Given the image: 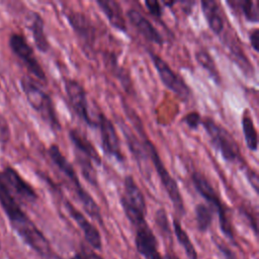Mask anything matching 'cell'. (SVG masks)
Returning <instances> with one entry per match:
<instances>
[{"label": "cell", "mask_w": 259, "mask_h": 259, "mask_svg": "<svg viewBox=\"0 0 259 259\" xmlns=\"http://www.w3.org/2000/svg\"><path fill=\"white\" fill-rule=\"evenodd\" d=\"M0 204L7 214L11 226L18 235L28 244L35 252L45 257L50 252V243L44 234L37 229L33 222L21 209L13 194L7 188L0 175Z\"/></svg>", "instance_id": "6da1fadb"}, {"label": "cell", "mask_w": 259, "mask_h": 259, "mask_svg": "<svg viewBox=\"0 0 259 259\" xmlns=\"http://www.w3.org/2000/svg\"><path fill=\"white\" fill-rule=\"evenodd\" d=\"M123 110L125 112V115L128 117L131 123L133 126L136 128L138 136L141 138V142L144 146V149L147 153L148 158L151 160L157 175L160 178V181L165 189V191L168 194L169 199L171 200L176 212L180 215L183 217L186 212L185 206H184V201L183 197L181 195V192L178 187L177 181L173 178V176L169 173L168 169L166 168L165 164L163 163L159 152L156 148V146L153 144V142L148 138L145 126L140 118V116L137 114L135 109H133L130 105L123 102Z\"/></svg>", "instance_id": "7a4b0ae2"}, {"label": "cell", "mask_w": 259, "mask_h": 259, "mask_svg": "<svg viewBox=\"0 0 259 259\" xmlns=\"http://www.w3.org/2000/svg\"><path fill=\"white\" fill-rule=\"evenodd\" d=\"M48 155L55 164V166L60 170V172L64 174L65 177L68 178V180L72 184L73 190L86 213L91 219L97 221L100 225H103L102 214L99 205L89 194V192H87V190L83 187L75 168L70 163V161L63 155L59 146L56 144H52L48 149Z\"/></svg>", "instance_id": "3957f363"}, {"label": "cell", "mask_w": 259, "mask_h": 259, "mask_svg": "<svg viewBox=\"0 0 259 259\" xmlns=\"http://www.w3.org/2000/svg\"><path fill=\"white\" fill-rule=\"evenodd\" d=\"M20 86L28 103L38 113L41 119L52 131H61L62 125L52 97L30 77L23 76L20 80Z\"/></svg>", "instance_id": "277c9868"}, {"label": "cell", "mask_w": 259, "mask_h": 259, "mask_svg": "<svg viewBox=\"0 0 259 259\" xmlns=\"http://www.w3.org/2000/svg\"><path fill=\"white\" fill-rule=\"evenodd\" d=\"M191 181L195 190L207 201L208 206H210V208L218 213L220 228L223 234L229 240L234 242L235 236L229 215L228 206L224 204L220 194L217 192L208 179L198 171H193L191 173Z\"/></svg>", "instance_id": "5b68a950"}, {"label": "cell", "mask_w": 259, "mask_h": 259, "mask_svg": "<svg viewBox=\"0 0 259 259\" xmlns=\"http://www.w3.org/2000/svg\"><path fill=\"white\" fill-rule=\"evenodd\" d=\"M201 125L208 136L211 146L221 154L226 162L237 163L242 160L239 145L228 130L209 116L202 117Z\"/></svg>", "instance_id": "8992f818"}, {"label": "cell", "mask_w": 259, "mask_h": 259, "mask_svg": "<svg viewBox=\"0 0 259 259\" xmlns=\"http://www.w3.org/2000/svg\"><path fill=\"white\" fill-rule=\"evenodd\" d=\"M119 201L126 219L134 228L147 222L146 198L132 175H126L123 179V193Z\"/></svg>", "instance_id": "52a82bcc"}, {"label": "cell", "mask_w": 259, "mask_h": 259, "mask_svg": "<svg viewBox=\"0 0 259 259\" xmlns=\"http://www.w3.org/2000/svg\"><path fill=\"white\" fill-rule=\"evenodd\" d=\"M149 56L163 85L177 95L182 101H188L192 96V91L183 78L178 75L157 53L150 51Z\"/></svg>", "instance_id": "ba28073f"}, {"label": "cell", "mask_w": 259, "mask_h": 259, "mask_svg": "<svg viewBox=\"0 0 259 259\" xmlns=\"http://www.w3.org/2000/svg\"><path fill=\"white\" fill-rule=\"evenodd\" d=\"M64 87L69 103L76 115L86 125L92 128H97V121L90 115L87 92L84 86L76 79L66 78L64 80Z\"/></svg>", "instance_id": "9c48e42d"}, {"label": "cell", "mask_w": 259, "mask_h": 259, "mask_svg": "<svg viewBox=\"0 0 259 259\" xmlns=\"http://www.w3.org/2000/svg\"><path fill=\"white\" fill-rule=\"evenodd\" d=\"M9 47L12 53L21 61L27 71L37 80L47 83V75L40 63L36 59L32 48L28 45L26 38L19 33H12L9 37Z\"/></svg>", "instance_id": "30bf717a"}, {"label": "cell", "mask_w": 259, "mask_h": 259, "mask_svg": "<svg viewBox=\"0 0 259 259\" xmlns=\"http://www.w3.org/2000/svg\"><path fill=\"white\" fill-rule=\"evenodd\" d=\"M96 121L100 133L101 148L103 153L106 156L115 159L119 163H124L125 157L121 151L120 139L111 119H109L104 113L100 112L98 113V118Z\"/></svg>", "instance_id": "8fae6325"}, {"label": "cell", "mask_w": 259, "mask_h": 259, "mask_svg": "<svg viewBox=\"0 0 259 259\" xmlns=\"http://www.w3.org/2000/svg\"><path fill=\"white\" fill-rule=\"evenodd\" d=\"M65 15L72 29L82 40L83 46L88 50H92L95 45L97 30L90 17L77 10H69Z\"/></svg>", "instance_id": "7c38bea8"}, {"label": "cell", "mask_w": 259, "mask_h": 259, "mask_svg": "<svg viewBox=\"0 0 259 259\" xmlns=\"http://www.w3.org/2000/svg\"><path fill=\"white\" fill-rule=\"evenodd\" d=\"M135 244L137 251L145 259H163L159 249L158 241L147 222L135 227Z\"/></svg>", "instance_id": "4fadbf2b"}, {"label": "cell", "mask_w": 259, "mask_h": 259, "mask_svg": "<svg viewBox=\"0 0 259 259\" xmlns=\"http://www.w3.org/2000/svg\"><path fill=\"white\" fill-rule=\"evenodd\" d=\"M63 203L69 215L72 218V220L76 223V225L82 231L87 243L93 249L101 250L102 240H101V235L97 230V228L92 223H90L87 220V218L79 209H77L68 199L64 198Z\"/></svg>", "instance_id": "5bb4252c"}, {"label": "cell", "mask_w": 259, "mask_h": 259, "mask_svg": "<svg viewBox=\"0 0 259 259\" xmlns=\"http://www.w3.org/2000/svg\"><path fill=\"white\" fill-rule=\"evenodd\" d=\"M0 175L11 193L13 192L21 199L29 202H34L37 199V194L33 187L14 168L7 166L0 172Z\"/></svg>", "instance_id": "9a60e30c"}, {"label": "cell", "mask_w": 259, "mask_h": 259, "mask_svg": "<svg viewBox=\"0 0 259 259\" xmlns=\"http://www.w3.org/2000/svg\"><path fill=\"white\" fill-rule=\"evenodd\" d=\"M125 16L130 23L145 39L157 46H163L164 38L162 34L143 13L135 8H130L126 10Z\"/></svg>", "instance_id": "2e32d148"}, {"label": "cell", "mask_w": 259, "mask_h": 259, "mask_svg": "<svg viewBox=\"0 0 259 259\" xmlns=\"http://www.w3.org/2000/svg\"><path fill=\"white\" fill-rule=\"evenodd\" d=\"M225 46L229 51L230 58L233 60V62L239 67V69L243 72V74L249 78H252L255 76V69L248 59L247 55L245 54L244 50L241 47V44L239 39L237 38L236 34H230L226 35L225 37Z\"/></svg>", "instance_id": "e0dca14e"}, {"label": "cell", "mask_w": 259, "mask_h": 259, "mask_svg": "<svg viewBox=\"0 0 259 259\" xmlns=\"http://www.w3.org/2000/svg\"><path fill=\"white\" fill-rule=\"evenodd\" d=\"M117 123L121 128V133L124 137V140L126 142L130 152L132 153L133 157L137 161V164L141 170V173L145 176V167L148 163L147 161L149 158L147 156V153L144 149L142 142L138 139L137 135L125 124V122L123 120L118 119Z\"/></svg>", "instance_id": "ac0fdd59"}, {"label": "cell", "mask_w": 259, "mask_h": 259, "mask_svg": "<svg viewBox=\"0 0 259 259\" xmlns=\"http://www.w3.org/2000/svg\"><path fill=\"white\" fill-rule=\"evenodd\" d=\"M69 139L75 149L76 153H79L88 159H90L93 163L100 166L102 164V159L98 154L94 145L86 138L84 134H82L77 128H71L69 131Z\"/></svg>", "instance_id": "d6986e66"}, {"label": "cell", "mask_w": 259, "mask_h": 259, "mask_svg": "<svg viewBox=\"0 0 259 259\" xmlns=\"http://www.w3.org/2000/svg\"><path fill=\"white\" fill-rule=\"evenodd\" d=\"M200 5L208 27L215 35H221L225 30V19L220 4L214 0H201Z\"/></svg>", "instance_id": "ffe728a7"}, {"label": "cell", "mask_w": 259, "mask_h": 259, "mask_svg": "<svg viewBox=\"0 0 259 259\" xmlns=\"http://www.w3.org/2000/svg\"><path fill=\"white\" fill-rule=\"evenodd\" d=\"M96 4L104 13L112 27L121 32L127 31L126 21L118 2L113 0H96Z\"/></svg>", "instance_id": "44dd1931"}, {"label": "cell", "mask_w": 259, "mask_h": 259, "mask_svg": "<svg viewBox=\"0 0 259 259\" xmlns=\"http://www.w3.org/2000/svg\"><path fill=\"white\" fill-rule=\"evenodd\" d=\"M27 27L31 31L36 49L41 53H47L50 49V44L45 32V22L41 15L37 12H31Z\"/></svg>", "instance_id": "7402d4cb"}, {"label": "cell", "mask_w": 259, "mask_h": 259, "mask_svg": "<svg viewBox=\"0 0 259 259\" xmlns=\"http://www.w3.org/2000/svg\"><path fill=\"white\" fill-rule=\"evenodd\" d=\"M226 3L236 12H240L244 18L251 23H258V5L252 0H228Z\"/></svg>", "instance_id": "603a6c76"}, {"label": "cell", "mask_w": 259, "mask_h": 259, "mask_svg": "<svg viewBox=\"0 0 259 259\" xmlns=\"http://www.w3.org/2000/svg\"><path fill=\"white\" fill-rule=\"evenodd\" d=\"M194 57L196 62L199 64L201 68H203L209 75V77L212 79V81L217 85H221L222 83V77L220 74V71L217 67V64L212 58V56L203 49H199L194 53Z\"/></svg>", "instance_id": "cb8c5ba5"}, {"label": "cell", "mask_w": 259, "mask_h": 259, "mask_svg": "<svg viewBox=\"0 0 259 259\" xmlns=\"http://www.w3.org/2000/svg\"><path fill=\"white\" fill-rule=\"evenodd\" d=\"M241 125L247 148L252 152H256L258 149V134L253 118L248 110H245L242 115Z\"/></svg>", "instance_id": "d4e9b609"}, {"label": "cell", "mask_w": 259, "mask_h": 259, "mask_svg": "<svg viewBox=\"0 0 259 259\" xmlns=\"http://www.w3.org/2000/svg\"><path fill=\"white\" fill-rule=\"evenodd\" d=\"M173 230H174V234L176 236V239H177L178 243L184 249L187 257L189 259H198L197 252L195 250L194 245L192 244L189 236L184 231V229L182 228V226L180 224V221L177 218L173 219Z\"/></svg>", "instance_id": "484cf974"}, {"label": "cell", "mask_w": 259, "mask_h": 259, "mask_svg": "<svg viewBox=\"0 0 259 259\" xmlns=\"http://www.w3.org/2000/svg\"><path fill=\"white\" fill-rule=\"evenodd\" d=\"M75 161L81 170L82 176L85 180L90 183L93 187H98V180H97V173L94 168L93 162L88 159L87 157L76 153L75 152Z\"/></svg>", "instance_id": "4316f807"}, {"label": "cell", "mask_w": 259, "mask_h": 259, "mask_svg": "<svg viewBox=\"0 0 259 259\" xmlns=\"http://www.w3.org/2000/svg\"><path fill=\"white\" fill-rule=\"evenodd\" d=\"M195 213V223L199 232H206L211 224L213 219V210L205 203H197L194 208Z\"/></svg>", "instance_id": "83f0119b"}, {"label": "cell", "mask_w": 259, "mask_h": 259, "mask_svg": "<svg viewBox=\"0 0 259 259\" xmlns=\"http://www.w3.org/2000/svg\"><path fill=\"white\" fill-rule=\"evenodd\" d=\"M107 57H108V66H109L112 74L119 80V82L121 83L124 90L130 93L131 90L133 89V86H132V81H131L128 73L124 70V68H122L118 65L117 58L114 54L111 53Z\"/></svg>", "instance_id": "f1b7e54d"}, {"label": "cell", "mask_w": 259, "mask_h": 259, "mask_svg": "<svg viewBox=\"0 0 259 259\" xmlns=\"http://www.w3.org/2000/svg\"><path fill=\"white\" fill-rule=\"evenodd\" d=\"M155 223L160 232L163 236L171 238V229H170V223L167 215V212L164 208L157 209L155 213Z\"/></svg>", "instance_id": "f546056e"}, {"label": "cell", "mask_w": 259, "mask_h": 259, "mask_svg": "<svg viewBox=\"0 0 259 259\" xmlns=\"http://www.w3.org/2000/svg\"><path fill=\"white\" fill-rule=\"evenodd\" d=\"M181 121L183 123H185L189 128L196 131L199 127V125H201L202 116L198 111L193 110V111H189L188 113H186L182 117Z\"/></svg>", "instance_id": "4dcf8cb0"}, {"label": "cell", "mask_w": 259, "mask_h": 259, "mask_svg": "<svg viewBox=\"0 0 259 259\" xmlns=\"http://www.w3.org/2000/svg\"><path fill=\"white\" fill-rule=\"evenodd\" d=\"M145 6L148 9L149 13L157 19H161L163 15V7L161 3L157 0H146Z\"/></svg>", "instance_id": "1f68e13d"}, {"label": "cell", "mask_w": 259, "mask_h": 259, "mask_svg": "<svg viewBox=\"0 0 259 259\" xmlns=\"http://www.w3.org/2000/svg\"><path fill=\"white\" fill-rule=\"evenodd\" d=\"M10 139V128L6 118L0 111V143L6 144Z\"/></svg>", "instance_id": "d6a6232c"}, {"label": "cell", "mask_w": 259, "mask_h": 259, "mask_svg": "<svg viewBox=\"0 0 259 259\" xmlns=\"http://www.w3.org/2000/svg\"><path fill=\"white\" fill-rule=\"evenodd\" d=\"M245 176L248 180V182L250 183V185L252 186V188L254 189V191L256 193L259 192V178H258V173L257 171H255L252 168H247L245 171Z\"/></svg>", "instance_id": "836d02e7"}, {"label": "cell", "mask_w": 259, "mask_h": 259, "mask_svg": "<svg viewBox=\"0 0 259 259\" xmlns=\"http://www.w3.org/2000/svg\"><path fill=\"white\" fill-rule=\"evenodd\" d=\"M240 212L242 213V215H244L246 218V220L248 221V223H249L250 227L252 228L254 234L257 235V219H256V215L253 214L252 210H250L249 208H247L245 206H241Z\"/></svg>", "instance_id": "e575fe53"}, {"label": "cell", "mask_w": 259, "mask_h": 259, "mask_svg": "<svg viewBox=\"0 0 259 259\" xmlns=\"http://www.w3.org/2000/svg\"><path fill=\"white\" fill-rule=\"evenodd\" d=\"M249 40L252 49L258 53L259 52V29L254 28L251 31H249Z\"/></svg>", "instance_id": "d590c367"}, {"label": "cell", "mask_w": 259, "mask_h": 259, "mask_svg": "<svg viewBox=\"0 0 259 259\" xmlns=\"http://www.w3.org/2000/svg\"><path fill=\"white\" fill-rule=\"evenodd\" d=\"M98 255L92 252H85V251H80L76 253L71 259H98Z\"/></svg>", "instance_id": "8d00e7d4"}, {"label": "cell", "mask_w": 259, "mask_h": 259, "mask_svg": "<svg viewBox=\"0 0 259 259\" xmlns=\"http://www.w3.org/2000/svg\"><path fill=\"white\" fill-rule=\"evenodd\" d=\"M45 259H63L60 255H58V254H56V253H54V252H50L48 255H46L45 257H44Z\"/></svg>", "instance_id": "74e56055"}, {"label": "cell", "mask_w": 259, "mask_h": 259, "mask_svg": "<svg viewBox=\"0 0 259 259\" xmlns=\"http://www.w3.org/2000/svg\"><path fill=\"white\" fill-rule=\"evenodd\" d=\"M177 3H178L177 1H163V4L167 7H173Z\"/></svg>", "instance_id": "f35d334b"}, {"label": "cell", "mask_w": 259, "mask_h": 259, "mask_svg": "<svg viewBox=\"0 0 259 259\" xmlns=\"http://www.w3.org/2000/svg\"><path fill=\"white\" fill-rule=\"evenodd\" d=\"M98 259H102V258H101V257H99V258H98Z\"/></svg>", "instance_id": "ab89813d"}]
</instances>
